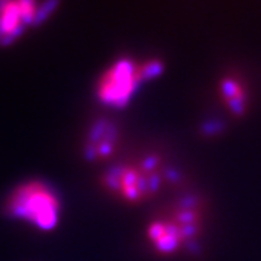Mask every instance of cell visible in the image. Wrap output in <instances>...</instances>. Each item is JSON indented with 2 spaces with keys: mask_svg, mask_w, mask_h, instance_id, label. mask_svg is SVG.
Returning <instances> with one entry per match:
<instances>
[{
  "mask_svg": "<svg viewBox=\"0 0 261 261\" xmlns=\"http://www.w3.org/2000/svg\"><path fill=\"white\" fill-rule=\"evenodd\" d=\"M203 232V206L197 197L185 196L147 225L145 238L159 255L190 250Z\"/></svg>",
  "mask_w": 261,
  "mask_h": 261,
  "instance_id": "6da1fadb",
  "label": "cell"
},
{
  "mask_svg": "<svg viewBox=\"0 0 261 261\" xmlns=\"http://www.w3.org/2000/svg\"><path fill=\"white\" fill-rule=\"evenodd\" d=\"M170 183V170L159 155H144L113 164L102 177L103 187L126 203H141Z\"/></svg>",
  "mask_w": 261,
  "mask_h": 261,
  "instance_id": "7a4b0ae2",
  "label": "cell"
},
{
  "mask_svg": "<svg viewBox=\"0 0 261 261\" xmlns=\"http://www.w3.org/2000/svg\"><path fill=\"white\" fill-rule=\"evenodd\" d=\"M164 71V65L157 58L135 61L119 58L103 71L96 84L97 100L108 106L121 109L132 100L141 84L157 79Z\"/></svg>",
  "mask_w": 261,
  "mask_h": 261,
  "instance_id": "3957f363",
  "label": "cell"
},
{
  "mask_svg": "<svg viewBox=\"0 0 261 261\" xmlns=\"http://www.w3.org/2000/svg\"><path fill=\"white\" fill-rule=\"evenodd\" d=\"M61 209L60 196L41 180L20 183L6 199V211L12 218L39 231L54 229L61 219Z\"/></svg>",
  "mask_w": 261,
  "mask_h": 261,
  "instance_id": "277c9868",
  "label": "cell"
},
{
  "mask_svg": "<svg viewBox=\"0 0 261 261\" xmlns=\"http://www.w3.org/2000/svg\"><path fill=\"white\" fill-rule=\"evenodd\" d=\"M54 3L37 2H0V44L16 41L32 25L42 22L53 13Z\"/></svg>",
  "mask_w": 261,
  "mask_h": 261,
  "instance_id": "5b68a950",
  "label": "cell"
},
{
  "mask_svg": "<svg viewBox=\"0 0 261 261\" xmlns=\"http://www.w3.org/2000/svg\"><path fill=\"white\" fill-rule=\"evenodd\" d=\"M121 144V130L108 118L97 119L87 130L84 140L86 157L92 161L111 159Z\"/></svg>",
  "mask_w": 261,
  "mask_h": 261,
  "instance_id": "8992f818",
  "label": "cell"
},
{
  "mask_svg": "<svg viewBox=\"0 0 261 261\" xmlns=\"http://www.w3.org/2000/svg\"><path fill=\"white\" fill-rule=\"evenodd\" d=\"M218 96L233 116H243L250 108V94L245 84L235 75H224L218 83Z\"/></svg>",
  "mask_w": 261,
  "mask_h": 261,
  "instance_id": "52a82bcc",
  "label": "cell"
}]
</instances>
